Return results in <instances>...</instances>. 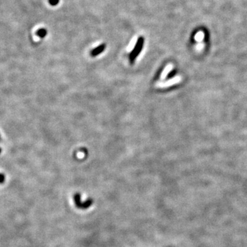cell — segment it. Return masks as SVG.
<instances>
[{"instance_id": "obj_1", "label": "cell", "mask_w": 247, "mask_h": 247, "mask_svg": "<svg viewBox=\"0 0 247 247\" xmlns=\"http://www.w3.org/2000/svg\"><path fill=\"white\" fill-rule=\"evenodd\" d=\"M144 38L143 37H139L137 39L135 45H134V48L132 52L129 54V60L131 64H133L134 60H135L136 58L139 56V54L141 53L143 48H144Z\"/></svg>"}, {"instance_id": "obj_3", "label": "cell", "mask_w": 247, "mask_h": 247, "mask_svg": "<svg viewBox=\"0 0 247 247\" xmlns=\"http://www.w3.org/2000/svg\"><path fill=\"white\" fill-rule=\"evenodd\" d=\"M181 81H182V78H181L180 76H177L173 77L171 79L168 80V81H166V82H161L159 85H160L161 87H168L171 86V85L173 84L179 83Z\"/></svg>"}, {"instance_id": "obj_9", "label": "cell", "mask_w": 247, "mask_h": 247, "mask_svg": "<svg viewBox=\"0 0 247 247\" xmlns=\"http://www.w3.org/2000/svg\"><path fill=\"white\" fill-rule=\"evenodd\" d=\"M0 152H1V149H0Z\"/></svg>"}, {"instance_id": "obj_8", "label": "cell", "mask_w": 247, "mask_h": 247, "mask_svg": "<svg viewBox=\"0 0 247 247\" xmlns=\"http://www.w3.org/2000/svg\"><path fill=\"white\" fill-rule=\"evenodd\" d=\"M4 180H5V177H4V176L3 175V174H0V183H4Z\"/></svg>"}, {"instance_id": "obj_5", "label": "cell", "mask_w": 247, "mask_h": 247, "mask_svg": "<svg viewBox=\"0 0 247 247\" xmlns=\"http://www.w3.org/2000/svg\"><path fill=\"white\" fill-rule=\"evenodd\" d=\"M172 68H173L172 65H167L161 73V78H166V77L168 76V74L170 73V71L172 70Z\"/></svg>"}, {"instance_id": "obj_7", "label": "cell", "mask_w": 247, "mask_h": 247, "mask_svg": "<svg viewBox=\"0 0 247 247\" xmlns=\"http://www.w3.org/2000/svg\"><path fill=\"white\" fill-rule=\"evenodd\" d=\"M60 0H49V4H50L52 6H55L59 3Z\"/></svg>"}, {"instance_id": "obj_2", "label": "cell", "mask_w": 247, "mask_h": 247, "mask_svg": "<svg viewBox=\"0 0 247 247\" xmlns=\"http://www.w3.org/2000/svg\"><path fill=\"white\" fill-rule=\"evenodd\" d=\"M74 201H75V204L77 207L79 209H85L89 207L90 206L92 205V202H93L91 199L88 200L84 202H81V195H80V194H75V196H74Z\"/></svg>"}, {"instance_id": "obj_6", "label": "cell", "mask_w": 247, "mask_h": 247, "mask_svg": "<svg viewBox=\"0 0 247 247\" xmlns=\"http://www.w3.org/2000/svg\"><path fill=\"white\" fill-rule=\"evenodd\" d=\"M47 33H48V32H47V30L45 29L41 28V29H39L38 30H37V35L38 36V37H41V38H43V37H45V36L47 35Z\"/></svg>"}, {"instance_id": "obj_4", "label": "cell", "mask_w": 247, "mask_h": 247, "mask_svg": "<svg viewBox=\"0 0 247 247\" xmlns=\"http://www.w3.org/2000/svg\"><path fill=\"white\" fill-rule=\"evenodd\" d=\"M106 49V45L105 44H101L98 47H96L95 48L93 49L90 52V54L91 56H93V57H95V56H98L99 54H100L101 53H102V52L105 50Z\"/></svg>"}]
</instances>
